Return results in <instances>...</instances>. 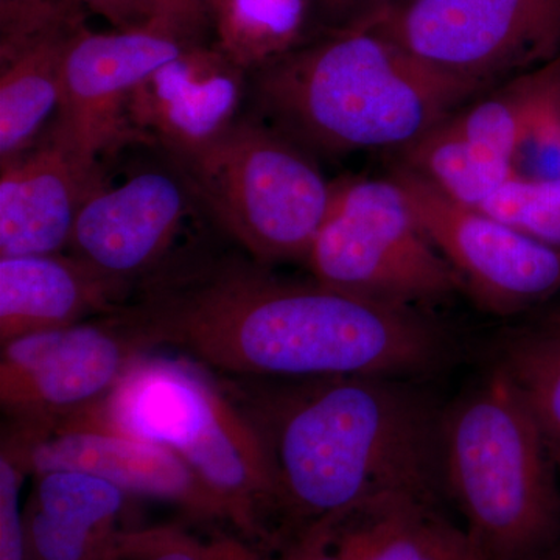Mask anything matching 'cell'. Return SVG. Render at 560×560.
I'll return each instance as SVG.
<instances>
[{"instance_id":"obj_5","label":"cell","mask_w":560,"mask_h":560,"mask_svg":"<svg viewBox=\"0 0 560 560\" xmlns=\"http://www.w3.org/2000/svg\"><path fill=\"white\" fill-rule=\"evenodd\" d=\"M555 464L521 390L499 366L442 412V486L488 560H550L558 551Z\"/></svg>"},{"instance_id":"obj_24","label":"cell","mask_w":560,"mask_h":560,"mask_svg":"<svg viewBox=\"0 0 560 560\" xmlns=\"http://www.w3.org/2000/svg\"><path fill=\"white\" fill-rule=\"evenodd\" d=\"M79 0H0V60L32 44L81 27Z\"/></svg>"},{"instance_id":"obj_27","label":"cell","mask_w":560,"mask_h":560,"mask_svg":"<svg viewBox=\"0 0 560 560\" xmlns=\"http://www.w3.org/2000/svg\"><path fill=\"white\" fill-rule=\"evenodd\" d=\"M79 2L108 20L117 31L138 27L127 10L120 5L119 0H79Z\"/></svg>"},{"instance_id":"obj_14","label":"cell","mask_w":560,"mask_h":560,"mask_svg":"<svg viewBox=\"0 0 560 560\" xmlns=\"http://www.w3.org/2000/svg\"><path fill=\"white\" fill-rule=\"evenodd\" d=\"M246 75L215 47L194 44L132 92L128 125L138 142L187 160L237 121Z\"/></svg>"},{"instance_id":"obj_15","label":"cell","mask_w":560,"mask_h":560,"mask_svg":"<svg viewBox=\"0 0 560 560\" xmlns=\"http://www.w3.org/2000/svg\"><path fill=\"white\" fill-rule=\"evenodd\" d=\"M101 184V165L81 160L51 131L2 164L0 257L69 249L81 206Z\"/></svg>"},{"instance_id":"obj_9","label":"cell","mask_w":560,"mask_h":560,"mask_svg":"<svg viewBox=\"0 0 560 560\" xmlns=\"http://www.w3.org/2000/svg\"><path fill=\"white\" fill-rule=\"evenodd\" d=\"M361 31L485 88L560 55V0H416Z\"/></svg>"},{"instance_id":"obj_23","label":"cell","mask_w":560,"mask_h":560,"mask_svg":"<svg viewBox=\"0 0 560 560\" xmlns=\"http://www.w3.org/2000/svg\"><path fill=\"white\" fill-rule=\"evenodd\" d=\"M475 209L560 253V176H512Z\"/></svg>"},{"instance_id":"obj_8","label":"cell","mask_w":560,"mask_h":560,"mask_svg":"<svg viewBox=\"0 0 560 560\" xmlns=\"http://www.w3.org/2000/svg\"><path fill=\"white\" fill-rule=\"evenodd\" d=\"M154 349L131 302L109 315L5 342L0 405L9 429L50 433L94 410Z\"/></svg>"},{"instance_id":"obj_6","label":"cell","mask_w":560,"mask_h":560,"mask_svg":"<svg viewBox=\"0 0 560 560\" xmlns=\"http://www.w3.org/2000/svg\"><path fill=\"white\" fill-rule=\"evenodd\" d=\"M178 164L190 190L250 259L265 267L307 260L334 184L293 140L265 121L237 120Z\"/></svg>"},{"instance_id":"obj_3","label":"cell","mask_w":560,"mask_h":560,"mask_svg":"<svg viewBox=\"0 0 560 560\" xmlns=\"http://www.w3.org/2000/svg\"><path fill=\"white\" fill-rule=\"evenodd\" d=\"M250 81L270 127L327 156L405 149L488 90L361 28L323 33Z\"/></svg>"},{"instance_id":"obj_26","label":"cell","mask_w":560,"mask_h":560,"mask_svg":"<svg viewBox=\"0 0 560 560\" xmlns=\"http://www.w3.org/2000/svg\"><path fill=\"white\" fill-rule=\"evenodd\" d=\"M416 0H318L320 31H352Z\"/></svg>"},{"instance_id":"obj_19","label":"cell","mask_w":560,"mask_h":560,"mask_svg":"<svg viewBox=\"0 0 560 560\" xmlns=\"http://www.w3.org/2000/svg\"><path fill=\"white\" fill-rule=\"evenodd\" d=\"M83 27V25H81ZM80 28V27H79ZM54 33L2 62L0 160H16L35 145L44 124L61 102L62 60L73 33Z\"/></svg>"},{"instance_id":"obj_21","label":"cell","mask_w":560,"mask_h":560,"mask_svg":"<svg viewBox=\"0 0 560 560\" xmlns=\"http://www.w3.org/2000/svg\"><path fill=\"white\" fill-rule=\"evenodd\" d=\"M499 368L521 390L560 464V330L518 334L504 341Z\"/></svg>"},{"instance_id":"obj_1","label":"cell","mask_w":560,"mask_h":560,"mask_svg":"<svg viewBox=\"0 0 560 560\" xmlns=\"http://www.w3.org/2000/svg\"><path fill=\"white\" fill-rule=\"evenodd\" d=\"M154 348H176L224 377L431 374L452 360L440 324L399 307L271 275L257 261L164 265L131 302Z\"/></svg>"},{"instance_id":"obj_12","label":"cell","mask_w":560,"mask_h":560,"mask_svg":"<svg viewBox=\"0 0 560 560\" xmlns=\"http://www.w3.org/2000/svg\"><path fill=\"white\" fill-rule=\"evenodd\" d=\"M189 184L145 171L120 186L101 184L81 206L69 254L132 287L167 264L189 210Z\"/></svg>"},{"instance_id":"obj_25","label":"cell","mask_w":560,"mask_h":560,"mask_svg":"<svg viewBox=\"0 0 560 560\" xmlns=\"http://www.w3.org/2000/svg\"><path fill=\"white\" fill-rule=\"evenodd\" d=\"M27 475L13 456L0 451V560H24L21 489Z\"/></svg>"},{"instance_id":"obj_30","label":"cell","mask_w":560,"mask_h":560,"mask_svg":"<svg viewBox=\"0 0 560 560\" xmlns=\"http://www.w3.org/2000/svg\"><path fill=\"white\" fill-rule=\"evenodd\" d=\"M550 329L560 330V308L559 311H556L550 316V319H548V326Z\"/></svg>"},{"instance_id":"obj_7","label":"cell","mask_w":560,"mask_h":560,"mask_svg":"<svg viewBox=\"0 0 560 560\" xmlns=\"http://www.w3.org/2000/svg\"><path fill=\"white\" fill-rule=\"evenodd\" d=\"M305 261L324 285L416 311L466 291L388 176L334 183Z\"/></svg>"},{"instance_id":"obj_31","label":"cell","mask_w":560,"mask_h":560,"mask_svg":"<svg viewBox=\"0 0 560 560\" xmlns=\"http://www.w3.org/2000/svg\"><path fill=\"white\" fill-rule=\"evenodd\" d=\"M550 560H560V545L558 551H556L555 555H552V558Z\"/></svg>"},{"instance_id":"obj_10","label":"cell","mask_w":560,"mask_h":560,"mask_svg":"<svg viewBox=\"0 0 560 560\" xmlns=\"http://www.w3.org/2000/svg\"><path fill=\"white\" fill-rule=\"evenodd\" d=\"M388 178L481 308L510 316L560 293L558 250L453 200L400 162L390 167Z\"/></svg>"},{"instance_id":"obj_28","label":"cell","mask_w":560,"mask_h":560,"mask_svg":"<svg viewBox=\"0 0 560 560\" xmlns=\"http://www.w3.org/2000/svg\"><path fill=\"white\" fill-rule=\"evenodd\" d=\"M121 7L127 10V13L130 14L132 21L138 25L145 24L153 18L150 16L149 10L143 7V3L140 0H119Z\"/></svg>"},{"instance_id":"obj_4","label":"cell","mask_w":560,"mask_h":560,"mask_svg":"<svg viewBox=\"0 0 560 560\" xmlns=\"http://www.w3.org/2000/svg\"><path fill=\"white\" fill-rule=\"evenodd\" d=\"M205 364L149 355L136 361L94 410L57 430H98L175 453L226 508L250 544L271 545L278 477L267 442Z\"/></svg>"},{"instance_id":"obj_20","label":"cell","mask_w":560,"mask_h":560,"mask_svg":"<svg viewBox=\"0 0 560 560\" xmlns=\"http://www.w3.org/2000/svg\"><path fill=\"white\" fill-rule=\"evenodd\" d=\"M400 164L470 208H478L515 176L510 162L466 138L448 117L401 149Z\"/></svg>"},{"instance_id":"obj_13","label":"cell","mask_w":560,"mask_h":560,"mask_svg":"<svg viewBox=\"0 0 560 560\" xmlns=\"http://www.w3.org/2000/svg\"><path fill=\"white\" fill-rule=\"evenodd\" d=\"M2 451L33 477L51 470L83 471L130 497L175 504L190 521L230 522L226 508L190 467L151 442L98 430L28 434L7 429Z\"/></svg>"},{"instance_id":"obj_29","label":"cell","mask_w":560,"mask_h":560,"mask_svg":"<svg viewBox=\"0 0 560 560\" xmlns=\"http://www.w3.org/2000/svg\"><path fill=\"white\" fill-rule=\"evenodd\" d=\"M548 68H550L552 92H555L556 102H558L560 109V55L548 62Z\"/></svg>"},{"instance_id":"obj_22","label":"cell","mask_w":560,"mask_h":560,"mask_svg":"<svg viewBox=\"0 0 560 560\" xmlns=\"http://www.w3.org/2000/svg\"><path fill=\"white\" fill-rule=\"evenodd\" d=\"M113 560H296L285 552L265 558L246 539L215 536L202 540L180 525L130 526L120 533Z\"/></svg>"},{"instance_id":"obj_17","label":"cell","mask_w":560,"mask_h":560,"mask_svg":"<svg viewBox=\"0 0 560 560\" xmlns=\"http://www.w3.org/2000/svg\"><path fill=\"white\" fill-rule=\"evenodd\" d=\"M130 495L73 470L36 475L24 506V560H113Z\"/></svg>"},{"instance_id":"obj_16","label":"cell","mask_w":560,"mask_h":560,"mask_svg":"<svg viewBox=\"0 0 560 560\" xmlns=\"http://www.w3.org/2000/svg\"><path fill=\"white\" fill-rule=\"evenodd\" d=\"M130 287L77 257H0V345L120 311Z\"/></svg>"},{"instance_id":"obj_18","label":"cell","mask_w":560,"mask_h":560,"mask_svg":"<svg viewBox=\"0 0 560 560\" xmlns=\"http://www.w3.org/2000/svg\"><path fill=\"white\" fill-rule=\"evenodd\" d=\"M212 46L254 73L323 35L318 0H201Z\"/></svg>"},{"instance_id":"obj_2","label":"cell","mask_w":560,"mask_h":560,"mask_svg":"<svg viewBox=\"0 0 560 560\" xmlns=\"http://www.w3.org/2000/svg\"><path fill=\"white\" fill-rule=\"evenodd\" d=\"M223 383L267 442L278 477L272 521L294 534L290 547L320 523L374 501L434 503L442 412L400 378Z\"/></svg>"},{"instance_id":"obj_11","label":"cell","mask_w":560,"mask_h":560,"mask_svg":"<svg viewBox=\"0 0 560 560\" xmlns=\"http://www.w3.org/2000/svg\"><path fill=\"white\" fill-rule=\"evenodd\" d=\"M201 32L154 18L113 33H73L62 60L61 102L51 132L88 164L138 142L128 125L132 92L194 44Z\"/></svg>"}]
</instances>
